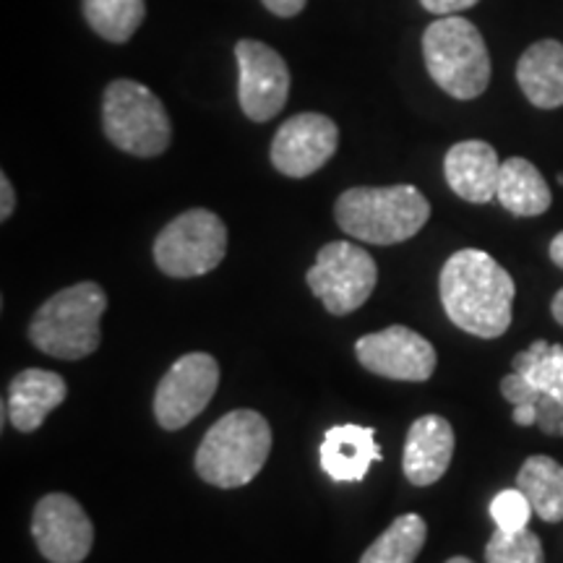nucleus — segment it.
I'll return each instance as SVG.
<instances>
[{
    "mask_svg": "<svg viewBox=\"0 0 563 563\" xmlns=\"http://www.w3.org/2000/svg\"><path fill=\"white\" fill-rule=\"evenodd\" d=\"M439 292L443 311L462 332L496 340L511 327L517 285L490 253L464 249L449 256L439 277Z\"/></svg>",
    "mask_w": 563,
    "mask_h": 563,
    "instance_id": "1",
    "label": "nucleus"
},
{
    "mask_svg": "<svg viewBox=\"0 0 563 563\" xmlns=\"http://www.w3.org/2000/svg\"><path fill=\"white\" fill-rule=\"evenodd\" d=\"M334 220L355 241L405 243L431 220V203L415 186L350 188L334 203Z\"/></svg>",
    "mask_w": 563,
    "mask_h": 563,
    "instance_id": "2",
    "label": "nucleus"
},
{
    "mask_svg": "<svg viewBox=\"0 0 563 563\" xmlns=\"http://www.w3.org/2000/svg\"><path fill=\"white\" fill-rule=\"evenodd\" d=\"M272 452V428L262 412L232 410L209 428L196 452V473L217 488H241L262 473Z\"/></svg>",
    "mask_w": 563,
    "mask_h": 563,
    "instance_id": "3",
    "label": "nucleus"
},
{
    "mask_svg": "<svg viewBox=\"0 0 563 563\" xmlns=\"http://www.w3.org/2000/svg\"><path fill=\"white\" fill-rule=\"evenodd\" d=\"M108 295L97 282H79L47 298L30 323L34 347L58 361H81L100 347Z\"/></svg>",
    "mask_w": 563,
    "mask_h": 563,
    "instance_id": "4",
    "label": "nucleus"
},
{
    "mask_svg": "<svg viewBox=\"0 0 563 563\" xmlns=\"http://www.w3.org/2000/svg\"><path fill=\"white\" fill-rule=\"evenodd\" d=\"M431 79L454 100H475L490 84V53L473 21L441 16L422 34Z\"/></svg>",
    "mask_w": 563,
    "mask_h": 563,
    "instance_id": "5",
    "label": "nucleus"
},
{
    "mask_svg": "<svg viewBox=\"0 0 563 563\" xmlns=\"http://www.w3.org/2000/svg\"><path fill=\"white\" fill-rule=\"evenodd\" d=\"M102 129L110 144L133 157H159L173 141L165 104L150 87L131 79L108 84L102 95Z\"/></svg>",
    "mask_w": 563,
    "mask_h": 563,
    "instance_id": "6",
    "label": "nucleus"
},
{
    "mask_svg": "<svg viewBox=\"0 0 563 563\" xmlns=\"http://www.w3.org/2000/svg\"><path fill=\"white\" fill-rule=\"evenodd\" d=\"M228 228L214 211L188 209L167 222L154 241V264L167 277H201L222 264Z\"/></svg>",
    "mask_w": 563,
    "mask_h": 563,
    "instance_id": "7",
    "label": "nucleus"
},
{
    "mask_svg": "<svg viewBox=\"0 0 563 563\" xmlns=\"http://www.w3.org/2000/svg\"><path fill=\"white\" fill-rule=\"evenodd\" d=\"M306 282L329 313L347 316L365 306L376 290L378 266L361 245L334 241L319 251Z\"/></svg>",
    "mask_w": 563,
    "mask_h": 563,
    "instance_id": "8",
    "label": "nucleus"
},
{
    "mask_svg": "<svg viewBox=\"0 0 563 563\" xmlns=\"http://www.w3.org/2000/svg\"><path fill=\"white\" fill-rule=\"evenodd\" d=\"M220 386V365L209 352H188L170 365L154 391V418L165 431H180L207 410Z\"/></svg>",
    "mask_w": 563,
    "mask_h": 563,
    "instance_id": "9",
    "label": "nucleus"
},
{
    "mask_svg": "<svg viewBox=\"0 0 563 563\" xmlns=\"http://www.w3.org/2000/svg\"><path fill=\"white\" fill-rule=\"evenodd\" d=\"M238 58V100L253 123L272 121L290 97V70L274 47L258 40H241Z\"/></svg>",
    "mask_w": 563,
    "mask_h": 563,
    "instance_id": "10",
    "label": "nucleus"
},
{
    "mask_svg": "<svg viewBox=\"0 0 563 563\" xmlns=\"http://www.w3.org/2000/svg\"><path fill=\"white\" fill-rule=\"evenodd\" d=\"M357 363L391 382H428L435 371V347L410 327L394 323L355 342Z\"/></svg>",
    "mask_w": 563,
    "mask_h": 563,
    "instance_id": "11",
    "label": "nucleus"
},
{
    "mask_svg": "<svg viewBox=\"0 0 563 563\" xmlns=\"http://www.w3.org/2000/svg\"><path fill=\"white\" fill-rule=\"evenodd\" d=\"M32 538L51 563H81L95 545V525L68 493H47L34 506Z\"/></svg>",
    "mask_w": 563,
    "mask_h": 563,
    "instance_id": "12",
    "label": "nucleus"
},
{
    "mask_svg": "<svg viewBox=\"0 0 563 563\" xmlns=\"http://www.w3.org/2000/svg\"><path fill=\"white\" fill-rule=\"evenodd\" d=\"M340 129L321 112H300L287 118L274 133L272 165L287 178H308L334 157Z\"/></svg>",
    "mask_w": 563,
    "mask_h": 563,
    "instance_id": "13",
    "label": "nucleus"
},
{
    "mask_svg": "<svg viewBox=\"0 0 563 563\" xmlns=\"http://www.w3.org/2000/svg\"><path fill=\"white\" fill-rule=\"evenodd\" d=\"M454 456V428L441 415H422L407 431L402 470L412 485H433L446 475Z\"/></svg>",
    "mask_w": 563,
    "mask_h": 563,
    "instance_id": "14",
    "label": "nucleus"
},
{
    "mask_svg": "<svg viewBox=\"0 0 563 563\" xmlns=\"http://www.w3.org/2000/svg\"><path fill=\"white\" fill-rule=\"evenodd\" d=\"M384 454L376 443V428L342 422L329 428L321 443V470L334 483H361L371 473V464Z\"/></svg>",
    "mask_w": 563,
    "mask_h": 563,
    "instance_id": "15",
    "label": "nucleus"
},
{
    "mask_svg": "<svg viewBox=\"0 0 563 563\" xmlns=\"http://www.w3.org/2000/svg\"><path fill=\"white\" fill-rule=\"evenodd\" d=\"M501 162L488 141L470 139L454 144L443 157L449 188L470 203H488L498 191Z\"/></svg>",
    "mask_w": 563,
    "mask_h": 563,
    "instance_id": "16",
    "label": "nucleus"
},
{
    "mask_svg": "<svg viewBox=\"0 0 563 563\" xmlns=\"http://www.w3.org/2000/svg\"><path fill=\"white\" fill-rule=\"evenodd\" d=\"M68 384L66 378L53 371L26 368L13 378L9 386V418L11 426L21 433L40 431L47 415L66 402Z\"/></svg>",
    "mask_w": 563,
    "mask_h": 563,
    "instance_id": "17",
    "label": "nucleus"
},
{
    "mask_svg": "<svg viewBox=\"0 0 563 563\" xmlns=\"http://www.w3.org/2000/svg\"><path fill=\"white\" fill-rule=\"evenodd\" d=\"M517 84L534 108H563V42H532L517 63Z\"/></svg>",
    "mask_w": 563,
    "mask_h": 563,
    "instance_id": "18",
    "label": "nucleus"
},
{
    "mask_svg": "<svg viewBox=\"0 0 563 563\" xmlns=\"http://www.w3.org/2000/svg\"><path fill=\"white\" fill-rule=\"evenodd\" d=\"M496 199L514 217H540L551 209L553 194L543 173L525 157H509L501 162Z\"/></svg>",
    "mask_w": 563,
    "mask_h": 563,
    "instance_id": "19",
    "label": "nucleus"
},
{
    "mask_svg": "<svg viewBox=\"0 0 563 563\" xmlns=\"http://www.w3.org/2000/svg\"><path fill=\"white\" fill-rule=\"evenodd\" d=\"M517 488L530 498L532 511L543 522H563V464L551 456L534 454L525 460L517 475Z\"/></svg>",
    "mask_w": 563,
    "mask_h": 563,
    "instance_id": "20",
    "label": "nucleus"
},
{
    "mask_svg": "<svg viewBox=\"0 0 563 563\" xmlns=\"http://www.w3.org/2000/svg\"><path fill=\"white\" fill-rule=\"evenodd\" d=\"M428 538L420 514H402L365 548L361 563H415Z\"/></svg>",
    "mask_w": 563,
    "mask_h": 563,
    "instance_id": "21",
    "label": "nucleus"
},
{
    "mask_svg": "<svg viewBox=\"0 0 563 563\" xmlns=\"http://www.w3.org/2000/svg\"><path fill=\"white\" fill-rule=\"evenodd\" d=\"M84 19L102 40L123 45L146 16L144 0H81Z\"/></svg>",
    "mask_w": 563,
    "mask_h": 563,
    "instance_id": "22",
    "label": "nucleus"
},
{
    "mask_svg": "<svg viewBox=\"0 0 563 563\" xmlns=\"http://www.w3.org/2000/svg\"><path fill=\"white\" fill-rule=\"evenodd\" d=\"M511 371L525 376L540 391L563 402V347L545 340H534L530 347L514 355Z\"/></svg>",
    "mask_w": 563,
    "mask_h": 563,
    "instance_id": "23",
    "label": "nucleus"
},
{
    "mask_svg": "<svg viewBox=\"0 0 563 563\" xmlns=\"http://www.w3.org/2000/svg\"><path fill=\"white\" fill-rule=\"evenodd\" d=\"M501 394L506 402L511 407H534L538 410V428L545 435H555L561 439L563 435V402L551 397V394L540 391L538 386H532L525 376L519 373H509V376L501 378Z\"/></svg>",
    "mask_w": 563,
    "mask_h": 563,
    "instance_id": "24",
    "label": "nucleus"
},
{
    "mask_svg": "<svg viewBox=\"0 0 563 563\" xmlns=\"http://www.w3.org/2000/svg\"><path fill=\"white\" fill-rule=\"evenodd\" d=\"M485 563H545L543 543L534 532L498 530L485 545Z\"/></svg>",
    "mask_w": 563,
    "mask_h": 563,
    "instance_id": "25",
    "label": "nucleus"
},
{
    "mask_svg": "<svg viewBox=\"0 0 563 563\" xmlns=\"http://www.w3.org/2000/svg\"><path fill=\"white\" fill-rule=\"evenodd\" d=\"M490 517L496 522L498 530H525L527 522L532 517V504L530 498L525 496L522 490L514 485V488H506L498 493L490 501Z\"/></svg>",
    "mask_w": 563,
    "mask_h": 563,
    "instance_id": "26",
    "label": "nucleus"
},
{
    "mask_svg": "<svg viewBox=\"0 0 563 563\" xmlns=\"http://www.w3.org/2000/svg\"><path fill=\"white\" fill-rule=\"evenodd\" d=\"M422 9L439 13V16H454V13L473 9L481 0H420Z\"/></svg>",
    "mask_w": 563,
    "mask_h": 563,
    "instance_id": "27",
    "label": "nucleus"
},
{
    "mask_svg": "<svg viewBox=\"0 0 563 563\" xmlns=\"http://www.w3.org/2000/svg\"><path fill=\"white\" fill-rule=\"evenodd\" d=\"M262 3L274 13V16L292 19V16H298L302 9H306L308 0H262Z\"/></svg>",
    "mask_w": 563,
    "mask_h": 563,
    "instance_id": "28",
    "label": "nucleus"
},
{
    "mask_svg": "<svg viewBox=\"0 0 563 563\" xmlns=\"http://www.w3.org/2000/svg\"><path fill=\"white\" fill-rule=\"evenodd\" d=\"M13 207H16V194H13L9 175H0V220H9L13 214Z\"/></svg>",
    "mask_w": 563,
    "mask_h": 563,
    "instance_id": "29",
    "label": "nucleus"
},
{
    "mask_svg": "<svg viewBox=\"0 0 563 563\" xmlns=\"http://www.w3.org/2000/svg\"><path fill=\"white\" fill-rule=\"evenodd\" d=\"M551 258L559 269H563V230L551 241Z\"/></svg>",
    "mask_w": 563,
    "mask_h": 563,
    "instance_id": "30",
    "label": "nucleus"
},
{
    "mask_svg": "<svg viewBox=\"0 0 563 563\" xmlns=\"http://www.w3.org/2000/svg\"><path fill=\"white\" fill-rule=\"evenodd\" d=\"M551 313H553V319L561 323L563 327V287L559 292L553 295V300H551Z\"/></svg>",
    "mask_w": 563,
    "mask_h": 563,
    "instance_id": "31",
    "label": "nucleus"
},
{
    "mask_svg": "<svg viewBox=\"0 0 563 563\" xmlns=\"http://www.w3.org/2000/svg\"><path fill=\"white\" fill-rule=\"evenodd\" d=\"M446 563H475V561H470V559H464V555H454V559H449Z\"/></svg>",
    "mask_w": 563,
    "mask_h": 563,
    "instance_id": "32",
    "label": "nucleus"
}]
</instances>
